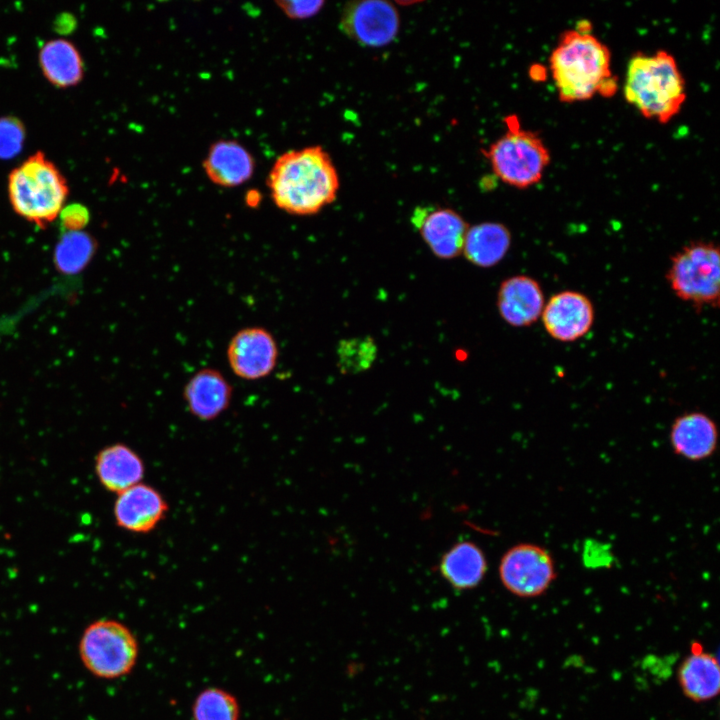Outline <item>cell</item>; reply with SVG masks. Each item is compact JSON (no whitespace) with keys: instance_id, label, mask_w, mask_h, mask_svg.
<instances>
[{"instance_id":"5b68a950","label":"cell","mask_w":720,"mask_h":720,"mask_svg":"<svg viewBox=\"0 0 720 720\" xmlns=\"http://www.w3.org/2000/svg\"><path fill=\"white\" fill-rule=\"evenodd\" d=\"M507 131L485 151L494 174L518 189L539 183L551 157L542 138L522 129L516 116L505 119Z\"/></svg>"},{"instance_id":"44dd1931","label":"cell","mask_w":720,"mask_h":720,"mask_svg":"<svg viewBox=\"0 0 720 720\" xmlns=\"http://www.w3.org/2000/svg\"><path fill=\"white\" fill-rule=\"evenodd\" d=\"M510 230L498 222L468 227L462 253L473 265L490 268L500 263L511 246Z\"/></svg>"},{"instance_id":"9a60e30c","label":"cell","mask_w":720,"mask_h":720,"mask_svg":"<svg viewBox=\"0 0 720 720\" xmlns=\"http://www.w3.org/2000/svg\"><path fill=\"white\" fill-rule=\"evenodd\" d=\"M669 441L673 452L692 462L706 460L718 447L716 422L701 411L685 412L672 422Z\"/></svg>"},{"instance_id":"7402d4cb","label":"cell","mask_w":720,"mask_h":720,"mask_svg":"<svg viewBox=\"0 0 720 720\" xmlns=\"http://www.w3.org/2000/svg\"><path fill=\"white\" fill-rule=\"evenodd\" d=\"M39 65L45 78L58 88L77 85L84 75V63L77 47L66 39L45 42L39 51Z\"/></svg>"},{"instance_id":"6da1fadb","label":"cell","mask_w":720,"mask_h":720,"mask_svg":"<svg viewBox=\"0 0 720 720\" xmlns=\"http://www.w3.org/2000/svg\"><path fill=\"white\" fill-rule=\"evenodd\" d=\"M339 185L332 159L320 146L283 153L267 177L274 204L286 213L298 216L316 214L332 203Z\"/></svg>"},{"instance_id":"4fadbf2b","label":"cell","mask_w":720,"mask_h":720,"mask_svg":"<svg viewBox=\"0 0 720 720\" xmlns=\"http://www.w3.org/2000/svg\"><path fill=\"white\" fill-rule=\"evenodd\" d=\"M411 221L436 257L449 260L462 254L469 226L453 209L418 207L414 210Z\"/></svg>"},{"instance_id":"f546056e","label":"cell","mask_w":720,"mask_h":720,"mask_svg":"<svg viewBox=\"0 0 720 720\" xmlns=\"http://www.w3.org/2000/svg\"><path fill=\"white\" fill-rule=\"evenodd\" d=\"M545 68L536 64L530 68V76L533 80H543L545 74Z\"/></svg>"},{"instance_id":"cb8c5ba5","label":"cell","mask_w":720,"mask_h":720,"mask_svg":"<svg viewBox=\"0 0 720 720\" xmlns=\"http://www.w3.org/2000/svg\"><path fill=\"white\" fill-rule=\"evenodd\" d=\"M192 717L193 720H239V702L225 689L208 687L194 699Z\"/></svg>"},{"instance_id":"f1b7e54d","label":"cell","mask_w":720,"mask_h":720,"mask_svg":"<svg viewBox=\"0 0 720 720\" xmlns=\"http://www.w3.org/2000/svg\"><path fill=\"white\" fill-rule=\"evenodd\" d=\"M280 9L292 19H306L316 15L322 8L323 1H279Z\"/></svg>"},{"instance_id":"ba28073f","label":"cell","mask_w":720,"mask_h":720,"mask_svg":"<svg viewBox=\"0 0 720 720\" xmlns=\"http://www.w3.org/2000/svg\"><path fill=\"white\" fill-rule=\"evenodd\" d=\"M498 572L506 590L525 599L543 595L557 578L551 553L534 543L510 547L500 559Z\"/></svg>"},{"instance_id":"ac0fdd59","label":"cell","mask_w":720,"mask_h":720,"mask_svg":"<svg viewBox=\"0 0 720 720\" xmlns=\"http://www.w3.org/2000/svg\"><path fill=\"white\" fill-rule=\"evenodd\" d=\"M206 176L216 185L232 188L247 182L255 170V160L238 141L221 139L208 149L203 161Z\"/></svg>"},{"instance_id":"4316f807","label":"cell","mask_w":720,"mask_h":720,"mask_svg":"<svg viewBox=\"0 0 720 720\" xmlns=\"http://www.w3.org/2000/svg\"><path fill=\"white\" fill-rule=\"evenodd\" d=\"M583 562L587 567H608L613 562V554L607 544L589 540L583 546Z\"/></svg>"},{"instance_id":"7c38bea8","label":"cell","mask_w":720,"mask_h":720,"mask_svg":"<svg viewBox=\"0 0 720 720\" xmlns=\"http://www.w3.org/2000/svg\"><path fill=\"white\" fill-rule=\"evenodd\" d=\"M169 510L162 493L140 482L117 494L113 515L121 529L134 534L152 532L165 519Z\"/></svg>"},{"instance_id":"3957f363","label":"cell","mask_w":720,"mask_h":720,"mask_svg":"<svg viewBox=\"0 0 720 720\" xmlns=\"http://www.w3.org/2000/svg\"><path fill=\"white\" fill-rule=\"evenodd\" d=\"M625 100L647 119L665 124L681 110L687 94L674 56L665 50L637 52L628 62Z\"/></svg>"},{"instance_id":"484cf974","label":"cell","mask_w":720,"mask_h":720,"mask_svg":"<svg viewBox=\"0 0 720 720\" xmlns=\"http://www.w3.org/2000/svg\"><path fill=\"white\" fill-rule=\"evenodd\" d=\"M25 127L14 116L0 117V159H11L23 149Z\"/></svg>"},{"instance_id":"8992f818","label":"cell","mask_w":720,"mask_h":720,"mask_svg":"<svg viewBox=\"0 0 720 720\" xmlns=\"http://www.w3.org/2000/svg\"><path fill=\"white\" fill-rule=\"evenodd\" d=\"M719 256L714 242L692 241L671 257L666 280L674 294L697 311L719 306Z\"/></svg>"},{"instance_id":"30bf717a","label":"cell","mask_w":720,"mask_h":720,"mask_svg":"<svg viewBox=\"0 0 720 720\" xmlns=\"http://www.w3.org/2000/svg\"><path fill=\"white\" fill-rule=\"evenodd\" d=\"M278 345L270 331L263 327H246L237 331L227 346V361L233 373L244 380H259L275 369Z\"/></svg>"},{"instance_id":"e0dca14e","label":"cell","mask_w":720,"mask_h":720,"mask_svg":"<svg viewBox=\"0 0 720 720\" xmlns=\"http://www.w3.org/2000/svg\"><path fill=\"white\" fill-rule=\"evenodd\" d=\"M682 693L691 701L703 703L716 698L720 691V667L716 656L694 641L690 653L682 660L677 671Z\"/></svg>"},{"instance_id":"d6986e66","label":"cell","mask_w":720,"mask_h":720,"mask_svg":"<svg viewBox=\"0 0 720 720\" xmlns=\"http://www.w3.org/2000/svg\"><path fill=\"white\" fill-rule=\"evenodd\" d=\"M95 473L103 488L119 494L142 482L145 476V464L141 456L130 446L114 443L97 453Z\"/></svg>"},{"instance_id":"7a4b0ae2","label":"cell","mask_w":720,"mask_h":720,"mask_svg":"<svg viewBox=\"0 0 720 720\" xmlns=\"http://www.w3.org/2000/svg\"><path fill=\"white\" fill-rule=\"evenodd\" d=\"M549 70L564 103L586 101L596 94L610 97L618 87L610 50L591 31L563 32L549 57Z\"/></svg>"},{"instance_id":"9c48e42d","label":"cell","mask_w":720,"mask_h":720,"mask_svg":"<svg viewBox=\"0 0 720 720\" xmlns=\"http://www.w3.org/2000/svg\"><path fill=\"white\" fill-rule=\"evenodd\" d=\"M343 32L368 47L389 44L399 31V13L387 1L366 0L348 3L341 17Z\"/></svg>"},{"instance_id":"277c9868","label":"cell","mask_w":720,"mask_h":720,"mask_svg":"<svg viewBox=\"0 0 720 720\" xmlns=\"http://www.w3.org/2000/svg\"><path fill=\"white\" fill-rule=\"evenodd\" d=\"M67 181L42 151L30 155L8 176V197L14 212L44 227L60 214L67 199Z\"/></svg>"},{"instance_id":"d4e9b609","label":"cell","mask_w":720,"mask_h":720,"mask_svg":"<svg viewBox=\"0 0 720 720\" xmlns=\"http://www.w3.org/2000/svg\"><path fill=\"white\" fill-rule=\"evenodd\" d=\"M338 367L342 373H358L368 369L376 359L377 347L370 337L343 340L337 349Z\"/></svg>"},{"instance_id":"83f0119b","label":"cell","mask_w":720,"mask_h":720,"mask_svg":"<svg viewBox=\"0 0 720 720\" xmlns=\"http://www.w3.org/2000/svg\"><path fill=\"white\" fill-rule=\"evenodd\" d=\"M59 216L66 231H81L89 222V211L81 204L63 207Z\"/></svg>"},{"instance_id":"2e32d148","label":"cell","mask_w":720,"mask_h":720,"mask_svg":"<svg viewBox=\"0 0 720 720\" xmlns=\"http://www.w3.org/2000/svg\"><path fill=\"white\" fill-rule=\"evenodd\" d=\"M233 388L217 369L203 368L185 384L183 398L187 409L201 421H212L230 406Z\"/></svg>"},{"instance_id":"603a6c76","label":"cell","mask_w":720,"mask_h":720,"mask_svg":"<svg viewBox=\"0 0 720 720\" xmlns=\"http://www.w3.org/2000/svg\"><path fill=\"white\" fill-rule=\"evenodd\" d=\"M97 249L96 240L84 231H65L54 250V264L63 274H77L90 263Z\"/></svg>"},{"instance_id":"5bb4252c","label":"cell","mask_w":720,"mask_h":720,"mask_svg":"<svg viewBox=\"0 0 720 720\" xmlns=\"http://www.w3.org/2000/svg\"><path fill=\"white\" fill-rule=\"evenodd\" d=\"M497 309L510 326L527 327L542 314L545 300L539 282L527 275H514L503 280L497 292Z\"/></svg>"},{"instance_id":"ffe728a7","label":"cell","mask_w":720,"mask_h":720,"mask_svg":"<svg viewBox=\"0 0 720 720\" xmlns=\"http://www.w3.org/2000/svg\"><path fill=\"white\" fill-rule=\"evenodd\" d=\"M487 559L482 549L471 541L450 547L441 557L440 575L455 590H470L478 586L487 572Z\"/></svg>"},{"instance_id":"52a82bcc","label":"cell","mask_w":720,"mask_h":720,"mask_svg":"<svg viewBox=\"0 0 720 720\" xmlns=\"http://www.w3.org/2000/svg\"><path fill=\"white\" fill-rule=\"evenodd\" d=\"M79 656L84 667L100 679H117L135 667L139 644L129 627L114 619L90 623L79 641Z\"/></svg>"},{"instance_id":"8fae6325","label":"cell","mask_w":720,"mask_h":720,"mask_svg":"<svg viewBox=\"0 0 720 720\" xmlns=\"http://www.w3.org/2000/svg\"><path fill=\"white\" fill-rule=\"evenodd\" d=\"M541 318L546 332L553 339L574 342L590 331L595 310L585 294L565 290L550 297L544 305Z\"/></svg>"}]
</instances>
